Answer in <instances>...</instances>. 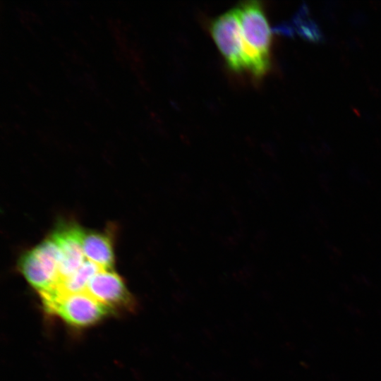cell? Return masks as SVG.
Listing matches in <instances>:
<instances>
[{
  "label": "cell",
  "instance_id": "3957f363",
  "mask_svg": "<svg viewBox=\"0 0 381 381\" xmlns=\"http://www.w3.org/2000/svg\"><path fill=\"white\" fill-rule=\"evenodd\" d=\"M60 258L59 246L51 236L24 253L18 267L29 284L41 294L57 284Z\"/></svg>",
  "mask_w": 381,
  "mask_h": 381
},
{
  "label": "cell",
  "instance_id": "ba28073f",
  "mask_svg": "<svg viewBox=\"0 0 381 381\" xmlns=\"http://www.w3.org/2000/svg\"><path fill=\"white\" fill-rule=\"evenodd\" d=\"M101 270L104 269L92 262L85 260L72 275L59 281L56 287L62 294L84 291L89 281Z\"/></svg>",
  "mask_w": 381,
  "mask_h": 381
},
{
  "label": "cell",
  "instance_id": "8992f818",
  "mask_svg": "<svg viewBox=\"0 0 381 381\" xmlns=\"http://www.w3.org/2000/svg\"><path fill=\"white\" fill-rule=\"evenodd\" d=\"M84 232L79 226L66 224L58 227L51 235L61 254L59 282L72 275L85 261L83 250Z\"/></svg>",
  "mask_w": 381,
  "mask_h": 381
},
{
  "label": "cell",
  "instance_id": "5b68a950",
  "mask_svg": "<svg viewBox=\"0 0 381 381\" xmlns=\"http://www.w3.org/2000/svg\"><path fill=\"white\" fill-rule=\"evenodd\" d=\"M84 291L110 310L134 306L123 279L112 270L99 271L89 281Z\"/></svg>",
  "mask_w": 381,
  "mask_h": 381
},
{
  "label": "cell",
  "instance_id": "6da1fadb",
  "mask_svg": "<svg viewBox=\"0 0 381 381\" xmlns=\"http://www.w3.org/2000/svg\"><path fill=\"white\" fill-rule=\"evenodd\" d=\"M243 40L246 71L255 77L270 68L272 34L264 8L259 1L242 2L236 7Z\"/></svg>",
  "mask_w": 381,
  "mask_h": 381
},
{
  "label": "cell",
  "instance_id": "277c9868",
  "mask_svg": "<svg viewBox=\"0 0 381 381\" xmlns=\"http://www.w3.org/2000/svg\"><path fill=\"white\" fill-rule=\"evenodd\" d=\"M210 32L227 66L236 72L246 71L243 35L236 8L215 18Z\"/></svg>",
  "mask_w": 381,
  "mask_h": 381
},
{
  "label": "cell",
  "instance_id": "7a4b0ae2",
  "mask_svg": "<svg viewBox=\"0 0 381 381\" xmlns=\"http://www.w3.org/2000/svg\"><path fill=\"white\" fill-rule=\"evenodd\" d=\"M40 296L47 313L76 328L93 325L110 311L85 291L62 294L54 287Z\"/></svg>",
  "mask_w": 381,
  "mask_h": 381
},
{
  "label": "cell",
  "instance_id": "52a82bcc",
  "mask_svg": "<svg viewBox=\"0 0 381 381\" xmlns=\"http://www.w3.org/2000/svg\"><path fill=\"white\" fill-rule=\"evenodd\" d=\"M83 250L87 260L94 262L102 269L112 270L114 260L112 241L107 234L85 231Z\"/></svg>",
  "mask_w": 381,
  "mask_h": 381
}]
</instances>
